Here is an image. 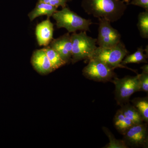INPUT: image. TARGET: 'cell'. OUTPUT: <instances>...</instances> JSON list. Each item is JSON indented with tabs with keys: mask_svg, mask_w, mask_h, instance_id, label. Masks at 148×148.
I'll use <instances>...</instances> for the list:
<instances>
[{
	"mask_svg": "<svg viewBox=\"0 0 148 148\" xmlns=\"http://www.w3.org/2000/svg\"><path fill=\"white\" fill-rule=\"evenodd\" d=\"M82 7L88 14L110 22L120 19L127 9L126 3L121 0H82Z\"/></svg>",
	"mask_w": 148,
	"mask_h": 148,
	"instance_id": "obj_1",
	"label": "cell"
},
{
	"mask_svg": "<svg viewBox=\"0 0 148 148\" xmlns=\"http://www.w3.org/2000/svg\"><path fill=\"white\" fill-rule=\"evenodd\" d=\"M128 53L125 46L120 42L117 45L111 47H97L89 59L98 60L114 70L116 68H124L136 72L121 65L122 61Z\"/></svg>",
	"mask_w": 148,
	"mask_h": 148,
	"instance_id": "obj_2",
	"label": "cell"
},
{
	"mask_svg": "<svg viewBox=\"0 0 148 148\" xmlns=\"http://www.w3.org/2000/svg\"><path fill=\"white\" fill-rule=\"evenodd\" d=\"M52 16L58 29L65 28L69 33L77 31L90 32L89 27L92 24L90 19L83 18L66 7L57 10Z\"/></svg>",
	"mask_w": 148,
	"mask_h": 148,
	"instance_id": "obj_3",
	"label": "cell"
},
{
	"mask_svg": "<svg viewBox=\"0 0 148 148\" xmlns=\"http://www.w3.org/2000/svg\"><path fill=\"white\" fill-rule=\"evenodd\" d=\"M71 39L73 64L84 59L88 60L97 47L96 39L88 36L86 31H82L78 34L73 33L71 35Z\"/></svg>",
	"mask_w": 148,
	"mask_h": 148,
	"instance_id": "obj_4",
	"label": "cell"
},
{
	"mask_svg": "<svg viewBox=\"0 0 148 148\" xmlns=\"http://www.w3.org/2000/svg\"><path fill=\"white\" fill-rule=\"evenodd\" d=\"M111 82L115 85V99L120 106L129 102L132 94L139 91L138 75L135 76H127L122 78L114 77Z\"/></svg>",
	"mask_w": 148,
	"mask_h": 148,
	"instance_id": "obj_5",
	"label": "cell"
},
{
	"mask_svg": "<svg viewBox=\"0 0 148 148\" xmlns=\"http://www.w3.org/2000/svg\"><path fill=\"white\" fill-rule=\"evenodd\" d=\"M88 60V64L82 71L83 75L88 79L97 82H111L116 77L114 69L103 62L95 59Z\"/></svg>",
	"mask_w": 148,
	"mask_h": 148,
	"instance_id": "obj_6",
	"label": "cell"
},
{
	"mask_svg": "<svg viewBox=\"0 0 148 148\" xmlns=\"http://www.w3.org/2000/svg\"><path fill=\"white\" fill-rule=\"evenodd\" d=\"M126 145L132 148L148 147V123L134 124L123 135Z\"/></svg>",
	"mask_w": 148,
	"mask_h": 148,
	"instance_id": "obj_7",
	"label": "cell"
},
{
	"mask_svg": "<svg viewBox=\"0 0 148 148\" xmlns=\"http://www.w3.org/2000/svg\"><path fill=\"white\" fill-rule=\"evenodd\" d=\"M98 34L96 44L100 47H109L117 45L121 41V36L112 27L111 22L104 18H99Z\"/></svg>",
	"mask_w": 148,
	"mask_h": 148,
	"instance_id": "obj_8",
	"label": "cell"
},
{
	"mask_svg": "<svg viewBox=\"0 0 148 148\" xmlns=\"http://www.w3.org/2000/svg\"><path fill=\"white\" fill-rule=\"evenodd\" d=\"M49 46L58 52L66 64L71 62L72 43L69 33L52 40Z\"/></svg>",
	"mask_w": 148,
	"mask_h": 148,
	"instance_id": "obj_9",
	"label": "cell"
},
{
	"mask_svg": "<svg viewBox=\"0 0 148 148\" xmlns=\"http://www.w3.org/2000/svg\"><path fill=\"white\" fill-rule=\"evenodd\" d=\"M53 25L49 18L37 25L36 35L39 45L47 46L53 40Z\"/></svg>",
	"mask_w": 148,
	"mask_h": 148,
	"instance_id": "obj_10",
	"label": "cell"
},
{
	"mask_svg": "<svg viewBox=\"0 0 148 148\" xmlns=\"http://www.w3.org/2000/svg\"><path fill=\"white\" fill-rule=\"evenodd\" d=\"M31 62L35 70L42 75H47L54 71L43 49L35 51L32 56Z\"/></svg>",
	"mask_w": 148,
	"mask_h": 148,
	"instance_id": "obj_11",
	"label": "cell"
},
{
	"mask_svg": "<svg viewBox=\"0 0 148 148\" xmlns=\"http://www.w3.org/2000/svg\"><path fill=\"white\" fill-rule=\"evenodd\" d=\"M57 9L49 4L38 1L35 8L28 14V16L31 21H33L39 16L43 15H46L48 18H49L57 12Z\"/></svg>",
	"mask_w": 148,
	"mask_h": 148,
	"instance_id": "obj_12",
	"label": "cell"
},
{
	"mask_svg": "<svg viewBox=\"0 0 148 148\" xmlns=\"http://www.w3.org/2000/svg\"><path fill=\"white\" fill-rule=\"evenodd\" d=\"M119 109L125 116L130 120L134 124H140L144 123L142 116L138 110L129 102L122 105Z\"/></svg>",
	"mask_w": 148,
	"mask_h": 148,
	"instance_id": "obj_13",
	"label": "cell"
},
{
	"mask_svg": "<svg viewBox=\"0 0 148 148\" xmlns=\"http://www.w3.org/2000/svg\"><path fill=\"white\" fill-rule=\"evenodd\" d=\"M113 123L116 130L122 135L134 125L130 120L125 116L119 109L114 116Z\"/></svg>",
	"mask_w": 148,
	"mask_h": 148,
	"instance_id": "obj_14",
	"label": "cell"
},
{
	"mask_svg": "<svg viewBox=\"0 0 148 148\" xmlns=\"http://www.w3.org/2000/svg\"><path fill=\"white\" fill-rule=\"evenodd\" d=\"M145 49L142 47L138 48L137 50L130 55H126L121 62V65L125 66L129 64L147 63L148 55L144 53Z\"/></svg>",
	"mask_w": 148,
	"mask_h": 148,
	"instance_id": "obj_15",
	"label": "cell"
},
{
	"mask_svg": "<svg viewBox=\"0 0 148 148\" xmlns=\"http://www.w3.org/2000/svg\"><path fill=\"white\" fill-rule=\"evenodd\" d=\"M132 105L140 113L144 122L148 123V97L136 98L131 101Z\"/></svg>",
	"mask_w": 148,
	"mask_h": 148,
	"instance_id": "obj_16",
	"label": "cell"
},
{
	"mask_svg": "<svg viewBox=\"0 0 148 148\" xmlns=\"http://www.w3.org/2000/svg\"><path fill=\"white\" fill-rule=\"evenodd\" d=\"M50 61L53 71L59 69L66 64V62L61 58L57 51L51 48L50 46L43 48Z\"/></svg>",
	"mask_w": 148,
	"mask_h": 148,
	"instance_id": "obj_17",
	"label": "cell"
},
{
	"mask_svg": "<svg viewBox=\"0 0 148 148\" xmlns=\"http://www.w3.org/2000/svg\"><path fill=\"white\" fill-rule=\"evenodd\" d=\"M137 27L142 38H148V10H145L139 14Z\"/></svg>",
	"mask_w": 148,
	"mask_h": 148,
	"instance_id": "obj_18",
	"label": "cell"
},
{
	"mask_svg": "<svg viewBox=\"0 0 148 148\" xmlns=\"http://www.w3.org/2000/svg\"><path fill=\"white\" fill-rule=\"evenodd\" d=\"M103 130L104 133L109 138V143L103 148H128L124 141L121 140H117L113 134L108 128L103 127Z\"/></svg>",
	"mask_w": 148,
	"mask_h": 148,
	"instance_id": "obj_19",
	"label": "cell"
},
{
	"mask_svg": "<svg viewBox=\"0 0 148 148\" xmlns=\"http://www.w3.org/2000/svg\"><path fill=\"white\" fill-rule=\"evenodd\" d=\"M143 72L138 74L139 79V91L148 92V65L145 64L141 67Z\"/></svg>",
	"mask_w": 148,
	"mask_h": 148,
	"instance_id": "obj_20",
	"label": "cell"
},
{
	"mask_svg": "<svg viewBox=\"0 0 148 148\" xmlns=\"http://www.w3.org/2000/svg\"><path fill=\"white\" fill-rule=\"evenodd\" d=\"M70 0H38V1L49 4L57 8L60 6L62 8L66 7L67 3Z\"/></svg>",
	"mask_w": 148,
	"mask_h": 148,
	"instance_id": "obj_21",
	"label": "cell"
},
{
	"mask_svg": "<svg viewBox=\"0 0 148 148\" xmlns=\"http://www.w3.org/2000/svg\"><path fill=\"white\" fill-rule=\"evenodd\" d=\"M129 3L143 8L145 10H148V0H130Z\"/></svg>",
	"mask_w": 148,
	"mask_h": 148,
	"instance_id": "obj_22",
	"label": "cell"
},
{
	"mask_svg": "<svg viewBox=\"0 0 148 148\" xmlns=\"http://www.w3.org/2000/svg\"><path fill=\"white\" fill-rule=\"evenodd\" d=\"M121 1H123L127 4H129L130 2L129 0H121Z\"/></svg>",
	"mask_w": 148,
	"mask_h": 148,
	"instance_id": "obj_23",
	"label": "cell"
},
{
	"mask_svg": "<svg viewBox=\"0 0 148 148\" xmlns=\"http://www.w3.org/2000/svg\"><path fill=\"white\" fill-rule=\"evenodd\" d=\"M129 1H130V0H129Z\"/></svg>",
	"mask_w": 148,
	"mask_h": 148,
	"instance_id": "obj_24",
	"label": "cell"
}]
</instances>
